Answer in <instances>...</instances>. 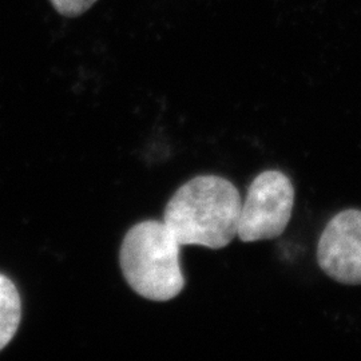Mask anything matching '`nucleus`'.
Listing matches in <instances>:
<instances>
[{"label":"nucleus","mask_w":361,"mask_h":361,"mask_svg":"<svg viewBox=\"0 0 361 361\" xmlns=\"http://www.w3.org/2000/svg\"><path fill=\"white\" fill-rule=\"evenodd\" d=\"M241 195L231 180L200 176L169 200L164 224L182 245L222 249L237 235Z\"/></svg>","instance_id":"f257e3e1"},{"label":"nucleus","mask_w":361,"mask_h":361,"mask_svg":"<svg viewBox=\"0 0 361 361\" xmlns=\"http://www.w3.org/2000/svg\"><path fill=\"white\" fill-rule=\"evenodd\" d=\"M180 247L164 221L149 219L134 225L119 250L121 269L131 289L152 301L178 296L185 286Z\"/></svg>","instance_id":"f03ea898"},{"label":"nucleus","mask_w":361,"mask_h":361,"mask_svg":"<svg viewBox=\"0 0 361 361\" xmlns=\"http://www.w3.org/2000/svg\"><path fill=\"white\" fill-rule=\"evenodd\" d=\"M295 205V189L284 173L268 170L250 183L237 226L244 243L271 240L284 233Z\"/></svg>","instance_id":"7ed1b4c3"},{"label":"nucleus","mask_w":361,"mask_h":361,"mask_svg":"<svg viewBox=\"0 0 361 361\" xmlns=\"http://www.w3.org/2000/svg\"><path fill=\"white\" fill-rule=\"evenodd\" d=\"M317 261L337 283L361 285V210H344L328 222L317 246Z\"/></svg>","instance_id":"20e7f679"},{"label":"nucleus","mask_w":361,"mask_h":361,"mask_svg":"<svg viewBox=\"0 0 361 361\" xmlns=\"http://www.w3.org/2000/svg\"><path fill=\"white\" fill-rule=\"evenodd\" d=\"M22 319V300L13 281L0 274V350L16 334Z\"/></svg>","instance_id":"39448f33"},{"label":"nucleus","mask_w":361,"mask_h":361,"mask_svg":"<svg viewBox=\"0 0 361 361\" xmlns=\"http://www.w3.org/2000/svg\"><path fill=\"white\" fill-rule=\"evenodd\" d=\"M98 0H50L56 13L66 18H77L89 11Z\"/></svg>","instance_id":"423d86ee"}]
</instances>
